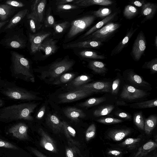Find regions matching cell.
<instances>
[{"label": "cell", "mask_w": 157, "mask_h": 157, "mask_svg": "<svg viewBox=\"0 0 157 157\" xmlns=\"http://www.w3.org/2000/svg\"><path fill=\"white\" fill-rule=\"evenodd\" d=\"M38 103H24L10 105L0 109V119L11 121L19 119L32 121L31 115Z\"/></svg>", "instance_id": "obj_1"}, {"label": "cell", "mask_w": 157, "mask_h": 157, "mask_svg": "<svg viewBox=\"0 0 157 157\" xmlns=\"http://www.w3.org/2000/svg\"><path fill=\"white\" fill-rule=\"evenodd\" d=\"M11 55L14 73L22 75L26 79L34 82V77L31 71L28 60L22 55L15 52H12Z\"/></svg>", "instance_id": "obj_2"}, {"label": "cell", "mask_w": 157, "mask_h": 157, "mask_svg": "<svg viewBox=\"0 0 157 157\" xmlns=\"http://www.w3.org/2000/svg\"><path fill=\"white\" fill-rule=\"evenodd\" d=\"M121 25L118 23L109 22L102 28L84 38L86 40L105 42L113 36L120 27Z\"/></svg>", "instance_id": "obj_3"}, {"label": "cell", "mask_w": 157, "mask_h": 157, "mask_svg": "<svg viewBox=\"0 0 157 157\" xmlns=\"http://www.w3.org/2000/svg\"><path fill=\"white\" fill-rule=\"evenodd\" d=\"M75 63V61L67 57L53 63L45 72L51 78L56 79L62 74L70 70Z\"/></svg>", "instance_id": "obj_4"}, {"label": "cell", "mask_w": 157, "mask_h": 157, "mask_svg": "<svg viewBox=\"0 0 157 157\" xmlns=\"http://www.w3.org/2000/svg\"><path fill=\"white\" fill-rule=\"evenodd\" d=\"M95 18L93 15H86L72 21L67 37L72 38L84 31L93 22Z\"/></svg>", "instance_id": "obj_5"}, {"label": "cell", "mask_w": 157, "mask_h": 157, "mask_svg": "<svg viewBox=\"0 0 157 157\" xmlns=\"http://www.w3.org/2000/svg\"><path fill=\"white\" fill-rule=\"evenodd\" d=\"M47 3L46 0H36L32 3L30 13L28 14L27 18L32 19L39 25L41 27L40 23L43 20L44 13Z\"/></svg>", "instance_id": "obj_6"}, {"label": "cell", "mask_w": 157, "mask_h": 157, "mask_svg": "<svg viewBox=\"0 0 157 157\" xmlns=\"http://www.w3.org/2000/svg\"><path fill=\"white\" fill-rule=\"evenodd\" d=\"M93 93L91 91L85 90L70 91L59 95V103H68L79 100L87 97Z\"/></svg>", "instance_id": "obj_7"}, {"label": "cell", "mask_w": 157, "mask_h": 157, "mask_svg": "<svg viewBox=\"0 0 157 157\" xmlns=\"http://www.w3.org/2000/svg\"><path fill=\"white\" fill-rule=\"evenodd\" d=\"M4 94L10 98L13 99L33 100L37 97L25 90L13 87L8 88L4 92Z\"/></svg>", "instance_id": "obj_8"}, {"label": "cell", "mask_w": 157, "mask_h": 157, "mask_svg": "<svg viewBox=\"0 0 157 157\" xmlns=\"http://www.w3.org/2000/svg\"><path fill=\"white\" fill-rule=\"evenodd\" d=\"M146 46V39L141 31L138 34L132 46V53L135 60H140L145 51Z\"/></svg>", "instance_id": "obj_9"}, {"label": "cell", "mask_w": 157, "mask_h": 157, "mask_svg": "<svg viewBox=\"0 0 157 157\" xmlns=\"http://www.w3.org/2000/svg\"><path fill=\"white\" fill-rule=\"evenodd\" d=\"M111 87L112 84L110 82H97L84 84L75 88L72 91L85 90L91 91L94 92H108L110 91V90H111Z\"/></svg>", "instance_id": "obj_10"}, {"label": "cell", "mask_w": 157, "mask_h": 157, "mask_svg": "<svg viewBox=\"0 0 157 157\" xmlns=\"http://www.w3.org/2000/svg\"><path fill=\"white\" fill-rule=\"evenodd\" d=\"M147 94L143 90L136 89L131 86L125 85L123 87L120 97L123 99L132 100L143 98Z\"/></svg>", "instance_id": "obj_11"}, {"label": "cell", "mask_w": 157, "mask_h": 157, "mask_svg": "<svg viewBox=\"0 0 157 157\" xmlns=\"http://www.w3.org/2000/svg\"><path fill=\"white\" fill-rule=\"evenodd\" d=\"M51 34L49 32L41 31L29 34L31 52L35 53L39 51V48L44 40Z\"/></svg>", "instance_id": "obj_12"}, {"label": "cell", "mask_w": 157, "mask_h": 157, "mask_svg": "<svg viewBox=\"0 0 157 157\" xmlns=\"http://www.w3.org/2000/svg\"><path fill=\"white\" fill-rule=\"evenodd\" d=\"M41 136L40 145L44 149L52 152L56 153L57 149L52 139L41 128L38 130Z\"/></svg>", "instance_id": "obj_13"}, {"label": "cell", "mask_w": 157, "mask_h": 157, "mask_svg": "<svg viewBox=\"0 0 157 157\" xmlns=\"http://www.w3.org/2000/svg\"><path fill=\"white\" fill-rule=\"evenodd\" d=\"M28 127L25 124L19 123L12 126L8 130L9 133L12 134L15 137L21 140L28 139Z\"/></svg>", "instance_id": "obj_14"}, {"label": "cell", "mask_w": 157, "mask_h": 157, "mask_svg": "<svg viewBox=\"0 0 157 157\" xmlns=\"http://www.w3.org/2000/svg\"><path fill=\"white\" fill-rule=\"evenodd\" d=\"M44 40L39 47V51H43L45 56H48L54 53L57 50V41L52 39Z\"/></svg>", "instance_id": "obj_15"}, {"label": "cell", "mask_w": 157, "mask_h": 157, "mask_svg": "<svg viewBox=\"0 0 157 157\" xmlns=\"http://www.w3.org/2000/svg\"><path fill=\"white\" fill-rule=\"evenodd\" d=\"M46 121L47 125L54 133H59L63 130L62 121L55 115L48 114Z\"/></svg>", "instance_id": "obj_16"}, {"label": "cell", "mask_w": 157, "mask_h": 157, "mask_svg": "<svg viewBox=\"0 0 157 157\" xmlns=\"http://www.w3.org/2000/svg\"><path fill=\"white\" fill-rule=\"evenodd\" d=\"M137 29V28L134 29L132 27L131 28L123 39L112 51L111 56L118 54L122 51Z\"/></svg>", "instance_id": "obj_17"}, {"label": "cell", "mask_w": 157, "mask_h": 157, "mask_svg": "<svg viewBox=\"0 0 157 157\" xmlns=\"http://www.w3.org/2000/svg\"><path fill=\"white\" fill-rule=\"evenodd\" d=\"M65 115L72 121H77L80 118H84L86 114L81 109L75 107H68L63 110Z\"/></svg>", "instance_id": "obj_18"}, {"label": "cell", "mask_w": 157, "mask_h": 157, "mask_svg": "<svg viewBox=\"0 0 157 157\" xmlns=\"http://www.w3.org/2000/svg\"><path fill=\"white\" fill-rule=\"evenodd\" d=\"M117 14V12H114L108 16L103 18L102 20L99 21L96 25L86 32L83 34V36L81 37V38H84L95 31L102 28V26L103 27V25L109 23V22L112 21L114 19Z\"/></svg>", "instance_id": "obj_19"}, {"label": "cell", "mask_w": 157, "mask_h": 157, "mask_svg": "<svg viewBox=\"0 0 157 157\" xmlns=\"http://www.w3.org/2000/svg\"><path fill=\"white\" fill-rule=\"evenodd\" d=\"M90 80V78L88 75H79L69 82L67 86V89L69 90L72 91L75 88L87 83Z\"/></svg>", "instance_id": "obj_20"}, {"label": "cell", "mask_w": 157, "mask_h": 157, "mask_svg": "<svg viewBox=\"0 0 157 157\" xmlns=\"http://www.w3.org/2000/svg\"><path fill=\"white\" fill-rule=\"evenodd\" d=\"M62 129L64 131L68 142L78 147L79 146V144L78 142L73 139L76 135L75 130L67 122L63 121H62Z\"/></svg>", "instance_id": "obj_21"}, {"label": "cell", "mask_w": 157, "mask_h": 157, "mask_svg": "<svg viewBox=\"0 0 157 157\" xmlns=\"http://www.w3.org/2000/svg\"><path fill=\"white\" fill-rule=\"evenodd\" d=\"M102 43L96 41L86 40L68 44L66 46L67 48H96L100 46Z\"/></svg>", "instance_id": "obj_22"}, {"label": "cell", "mask_w": 157, "mask_h": 157, "mask_svg": "<svg viewBox=\"0 0 157 157\" xmlns=\"http://www.w3.org/2000/svg\"><path fill=\"white\" fill-rule=\"evenodd\" d=\"M78 6L86 7L92 5H110L113 2L109 0H76L73 3Z\"/></svg>", "instance_id": "obj_23"}, {"label": "cell", "mask_w": 157, "mask_h": 157, "mask_svg": "<svg viewBox=\"0 0 157 157\" xmlns=\"http://www.w3.org/2000/svg\"><path fill=\"white\" fill-rule=\"evenodd\" d=\"M157 6L154 3L147 2L145 3L142 7L141 15L145 17V20L151 19L155 15Z\"/></svg>", "instance_id": "obj_24"}, {"label": "cell", "mask_w": 157, "mask_h": 157, "mask_svg": "<svg viewBox=\"0 0 157 157\" xmlns=\"http://www.w3.org/2000/svg\"><path fill=\"white\" fill-rule=\"evenodd\" d=\"M157 146L156 143L153 141H149L139 148L133 157H144L155 149Z\"/></svg>", "instance_id": "obj_25"}, {"label": "cell", "mask_w": 157, "mask_h": 157, "mask_svg": "<svg viewBox=\"0 0 157 157\" xmlns=\"http://www.w3.org/2000/svg\"><path fill=\"white\" fill-rule=\"evenodd\" d=\"M131 133L129 129H113L110 131L108 134V137L115 141H119Z\"/></svg>", "instance_id": "obj_26"}, {"label": "cell", "mask_w": 157, "mask_h": 157, "mask_svg": "<svg viewBox=\"0 0 157 157\" xmlns=\"http://www.w3.org/2000/svg\"><path fill=\"white\" fill-rule=\"evenodd\" d=\"M28 10L25 9L18 12L10 20L5 30L10 29L17 25L27 14Z\"/></svg>", "instance_id": "obj_27"}, {"label": "cell", "mask_w": 157, "mask_h": 157, "mask_svg": "<svg viewBox=\"0 0 157 157\" xmlns=\"http://www.w3.org/2000/svg\"><path fill=\"white\" fill-rule=\"evenodd\" d=\"M88 66L94 71L99 74L105 73L107 70L105 65L99 61H90L89 63Z\"/></svg>", "instance_id": "obj_28"}, {"label": "cell", "mask_w": 157, "mask_h": 157, "mask_svg": "<svg viewBox=\"0 0 157 157\" xmlns=\"http://www.w3.org/2000/svg\"><path fill=\"white\" fill-rule=\"evenodd\" d=\"M14 11L13 6L7 4H0V19L5 21Z\"/></svg>", "instance_id": "obj_29"}, {"label": "cell", "mask_w": 157, "mask_h": 157, "mask_svg": "<svg viewBox=\"0 0 157 157\" xmlns=\"http://www.w3.org/2000/svg\"><path fill=\"white\" fill-rule=\"evenodd\" d=\"M157 122V117L155 115H151L144 121V130L150 133L155 127Z\"/></svg>", "instance_id": "obj_30"}, {"label": "cell", "mask_w": 157, "mask_h": 157, "mask_svg": "<svg viewBox=\"0 0 157 157\" xmlns=\"http://www.w3.org/2000/svg\"><path fill=\"white\" fill-rule=\"evenodd\" d=\"M75 75L72 73H65L56 78L53 84L58 85L69 82L75 78Z\"/></svg>", "instance_id": "obj_31"}, {"label": "cell", "mask_w": 157, "mask_h": 157, "mask_svg": "<svg viewBox=\"0 0 157 157\" xmlns=\"http://www.w3.org/2000/svg\"><path fill=\"white\" fill-rule=\"evenodd\" d=\"M105 100L106 98L104 97L91 98L80 103L79 105L82 107H90L99 105Z\"/></svg>", "instance_id": "obj_32"}, {"label": "cell", "mask_w": 157, "mask_h": 157, "mask_svg": "<svg viewBox=\"0 0 157 157\" xmlns=\"http://www.w3.org/2000/svg\"><path fill=\"white\" fill-rule=\"evenodd\" d=\"M128 79L130 82L140 86L149 85V83L144 81L140 76L132 72L129 74Z\"/></svg>", "instance_id": "obj_33"}, {"label": "cell", "mask_w": 157, "mask_h": 157, "mask_svg": "<svg viewBox=\"0 0 157 157\" xmlns=\"http://www.w3.org/2000/svg\"><path fill=\"white\" fill-rule=\"evenodd\" d=\"M79 55L83 58L96 59H104L105 56L99 54L96 52L89 50H83L79 53Z\"/></svg>", "instance_id": "obj_34"}, {"label": "cell", "mask_w": 157, "mask_h": 157, "mask_svg": "<svg viewBox=\"0 0 157 157\" xmlns=\"http://www.w3.org/2000/svg\"><path fill=\"white\" fill-rule=\"evenodd\" d=\"M114 108L113 105H109L103 106L95 110L93 114L96 117H99L109 114Z\"/></svg>", "instance_id": "obj_35"}, {"label": "cell", "mask_w": 157, "mask_h": 157, "mask_svg": "<svg viewBox=\"0 0 157 157\" xmlns=\"http://www.w3.org/2000/svg\"><path fill=\"white\" fill-rule=\"evenodd\" d=\"M69 146L66 148V157H78L81 155L80 150L78 146L68 142Z\"/></svg>", "instance_id": "obj_36"}, {"label": "cell", "mask_w": 157, "mask_h": 157, "mask_svg": "<svg viewBox=\"0 0 157 157\" xmlns=\"http://www.w3.org/2000/svg\"><path fill=\"white\" fill-rule=\"evenodd\" d=\"M135 108H146L156 107L157 100L153 99L136 103L134 104Z\"/></svg>", "instance_id": "obj_37"}, {"label": "cell", "mask_w": 157, "mask_h": 157, "mask_svg": "<svg viewBox=\"0 0 157 157\" xmlns=\"http://www.w3.org/2000/svg\"><path fill=\"white\" fill-rule=\"evenodd\" d=\"M137 13V10L134 6L129 5H127L124 8L123 14L127 19H131L135 16Z\"/></svg>", "instance_id": "obj_38"}, {"label": "cell", "mask_w": 157, "mask_h": 157, "mask_svg": "<svg viewBox=\"0 0 157 157\" xmlns=\"http://www.w3.org/2000/svg\"><path fill=\"white\" fill-rule=\"evenodd\" d=\"M111 10L109 8H102L92 12L95 17L105 18L111 14Z\"/></svg>", "instance_id": "obj_39"}, {"label": "cell", "mask_w": 157, "mask_h": 157, "mask_svg": "<svg viewBox=\"0 0 157 157\" xmlns=\"http://www.w3.org/2000/svg\"><path fill=\"white\" fill-rule=\"evenodd\" d=\"M133 121L135 124L139 129L144 130V121L141 112L134 114Z\"/></svg>", "instance_id": "obj_40"}, {"label": "cell", "mask_w": 157, "mask_h": 157, "mask_svg": "<svg viewBox=\"0 0 157 157\" xmlns=\"http://www.w3.org/2000/svg\"><path fill=\"white\" fill-rule=\"evenodd\" d=\"M143 68L149 69L152 73L157 71V59H153L149 62H146L143 66Z\"/></svg>", "instance_id": "obj_41"}, {"label": "cell", "mask_w": 157, "mask_h": 157, "mask_svg": "<svg viewBox=\"0 0 157 157\" xmlns=\"http://www.w3.org/2000/svg\"><path fill=\"white\" fill-rule=\"evenodd\" d=\"M96 128L94 124H91L88 128L86 133V139L89 141L95 136Z\"/></svg>", "instance_id": "obj_42"}, {"label": "cell", "mask_w": 157, "mask_h": 157, "mask_svg": "<svg viewBox=\"0 0 157 157\" xmlns=\"http://www.w3.org/2000/svg\"><path fill=\"white\" fill-rule=\"evenodd\" d=\"M69 24V22L67 21H65L59 23L55 24L53 26L55 32L57 33L63 32L67 27Z\"/></svg>", "instance_id": "obj_43"}, {"label": "cell", "mask_w": 157, "mask_h": 157, "mask_svg": "<svg viewBox=\"0 0 157 157\" xmlns=\"http://www.w3.org/2000/svg\"><path fill=\"white\" fill-rule=\"evenodd\" d=\"M97 121L104 124H114L122 122V121L121 120L111 117L100 118L97 120Z\"/></svg>", "instance_id": "obj_44"}, {"label": "cell", "mask_w": 157, "mask_h": 157, "mask_svg": "<svg viewBox=\"0 0 157 157\" xmlns=\"http://www.w3.org/2000/svg\"><path fill=\"white\" fill-rule=\"evenodd\" d=\"M141 140L140 138H128L127 139L122 143V145L128 147H132L136 145Z\"/></svg>", "instance_id": "obj_45"}, {"label": "cell", "mask_w": 157, "mask_h": 157, "mask_svg": "<svg viewBox=\"0 0 157 157\" xmlns=\"http://www.w3.org/2000/svg\"><path fill=\"white\" fill-rule=\"evenodd\" d=\"M56 7L58 10L60 11L76 9L79 7V6L75 5L66 4L57 6Z\"/></svg>", "instance_id": "obj_46"}, {"label": "cell", "mask_w": 157, "mask_h": 157, "mask_svg": "<svg viewBox=\"0 0 157 157\" xmlns=\"http://www.w3.org/2000/svg\"><path fill=\"white\" fill-rule=\"evenodd\" d=\"M55 24L54 17L51 14H48L44 22L45 26L46 27H53Z\"/></svg>", "instance_id": "obj_47"}, {"label": "cell", "mask_w": 157, "mask_h": 157, "mask_svg": "<svg viewBox=\"0 0 157 157\" xmlns=\"http://www.w3.org/2000/svg\"><path fill=\"white\" fill-rule=\"evenodd\" d=\"M0 147L13 149L18 150V148L12 143L0 139Z\"/></svg>", "instance_id": "obj_48"}, {"label": "cell", "mask_w": 157, "mask_h": 157, "mask_svg": "<svg viewBox=\"0 0 157 157\" xmlns=\"http://www.w3.org/2000/svg\"><path fill=\"white\" fill-rule=\"evenodd\" d=\"M120 80L119 78H117L113 82L112 85L111 92L113 95H117L118 93Z\"/></svg>", "instance_id": "obj_49"}, {"label": "cell", "mask_w": 157, "mask_h": 157, "mask_svg": "<svg viewBox=\"0 0 157 157\" xmlns=\"http://www.w3.org/2000/svg\"><path fill=\"white\" fill-rule=\"evenodd\" d=\"M13 48H19L23 46L24 44L22 40H11L9 44Z\"/></svg>", "instance_id": "obj_50"}, {"label": "cell", "mask_w": 157, "mask_h": 157, "mask_svg": "<svg viewBox=\"0 0 157 157\" xmlns=\"http://www.w3.org/2000/svg\"><path fill=\"white\" fill-rule=\"evenodd\" d=\"M5 3L6 4L17 7H21L25 6L22 2L15 1L7 0Z\"/></svg>", "instance_id": "obj_51"}, {"label": "cell", "mask_w": 157, "mask_h": 157, "mask_svg": "<svg viewBox=\"0 0 157 157\" xmlns=\"http://www.w3.org/2000/svg\"><path fill=\"white\" fill-rule=\"evenodd\" d=\"M46 107L44 105H43L38 111L36 116L38 119H41L44 116L45 112Z\"/></svg>", "instance_id": "obj_52"}, {"label": "cell", "mask_w": 157, "mask_h": 157, "mask_svg": "<svg viewBox=\"0 0 157 157\" xmlns=\"http://www.w3.org/2000/svg\"><path fill=\"white\" fill-rule=\"evenodd\" d=\"M76 0H57L56 5L57 6L66 4L70 3H74Z\"/></svg>", "instance_id": "obj_53"}, {"label": "cell", "mask_w": 157, "mask_h": 157, "mask_svg": "<svg viewBox=\"0 0 157 157\" xmlns=\"http://www.w3.org/2000/svg\"><path fill=\"white\" fill-rule=\"evenodd\" d=\"M31 150L37 157H47L39 151L33 148H31Z\"/></svg>", "instance_id": "obj_54"}, {"label": "cell", "mask_w": 157, "mask_h": 157, "mask_svg": "<svg viewBox=\"0 0 157 157\" xmlns=\"http://www.w3.org/2000/svg\"><path fill=\"white\" fill-rule=\"evenodd\" d=\"M29 24L31 31L33 33H35L36 32V27L34 21L32 19H30Z\"/></svg>", "instance_id": "obj_55"}, {"label": "cell", "mask_w": 157, "mask_h": 157, "mask_svg": "<svg viewBox=\"0 0 157 157\" xmlns=\"http://www.w3.org/2000/svg\"><path fill=\"white\" fill-rule=\"evenodd\" d=\"M121 152L116 150H110L108 152V154L114 156H118L121 154Z\"/></svg>", "instance_id": "obj_56"}, {"label": "cell", "mask_w": 157, "mask_h": 157, "mask_svg": "<svg viewBox=\"0 0 157 157\" xmlns=\"http://www.w3.org/2000/svg\"><path fill=\"white\" fill-rule=\"evenodd\" d=\"M117 115L120 117L127 119H129L131 118V116L129 114L124 112L120 113Z\"/></svg>", "instance_id": "obj_57"}, {"label": "cell", "mask_w": 157, "mask_h": 157, "mask_svg": "<svg viewBox=\"0 0 157 157\" xmlns=\"http://www.w3.org/2000/svg\"><path fill=\"white\" fill-rule=\"evenodd\" d=\"M133 3V4L138 7H141L143 6L145 3L144 1H134Z\"/></svg>", "instance_id": "obj_58"}, {"label": "cell", "mask_w": 157, "mask_h": 157, "mask_svg": "<svg viewBox=\"0 0 157 157\" xmlns=\"http://www.w3.org/2000/svg\"><path fill=\"white\" fill-rule=\"evenodd\" d=\"M9 21V20H7L4 21L0 22V29L4 25L7 23Z\"/></svg>", "instance_id": "obj_59"}, {"label": "cell", "mask_w": 157, "mask_h": 157, "mask_svg": "<svg viewBox=\"0 0 157 157\" xmlns=\"http://www.w3.org/2000/svg\"><path fill=\"white\" fill-rule=\"evenodd\" d=\"M155 44L156 48L157 46V36L155 37Z\"/></svg>", "instance_id": "obj_60"}, {"label": "cell", "mask_w": 157, "mask_h": 157, "mask_svg": "<svg viewBox=\"0 0 157 157\" xmlns=\"http://www.w3.org/2000/svg\"><path fill=\"white\" fill-rule=\"evenodd\" d=\"M81 157H83V156H81Z\"/></svg>", "instance_id": "obj_61"}]
</instances>
